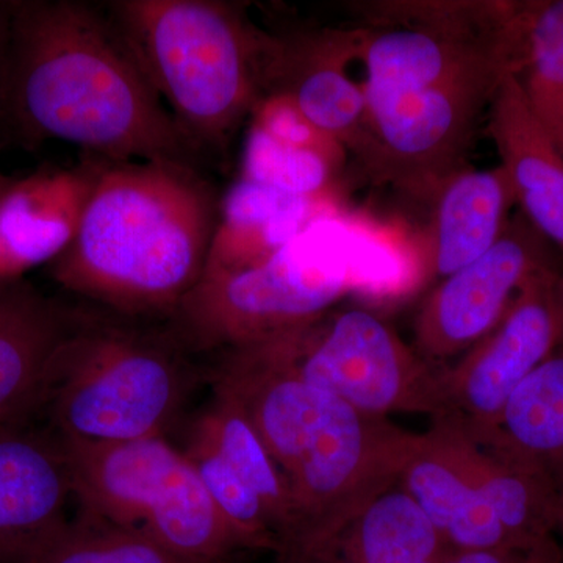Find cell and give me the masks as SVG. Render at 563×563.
<instances>
[{"mask_svg": "<svg viewBox=\"0 0 563 563\" xmlns=\"http://www.w3.org/2000/svg\"><path fill=\"white\" fill-rule=\"evenodd\" d=\"M68 455L38 415L0 422V563H31L68 528Z\"/></svg>", "mask_w": 563, "mask_h": 563, "instance_id": "4fadbf2b", "label": "cell"}, {"mask_svg": "<svg viewBox=\"0 0 563 563\" xmlns=\"http://www.w3.org/2000/svg\"><path fill=\"white\" fill-rule=\"evenodd\" d=\"M298 376L366 417L440 410V369L407 346L379 314L331 310L317 321L265 340Z\"/></svg>", "mask_w": 563, "mask_h": 563, "instance_id": "9c48e42d", "label": "cell"}, {"mask_svg": "<svg viewBox=\"0 0 563 563\" xmlns=\"http://www.w3.org/2000/svg\"><path fill=\"white\" fill-rule=\"evenodd\" d=\"M479 443L553 484L562 476L563 346L518 385L495 429Z\"/></svg>", "mask_w": 563, "mask_h": 563, "instance_id": "44dd1931", "label": "cell"}, {"mask_svg": "<svg viewBox=\"0 0 563 563\" xmlns=\"http://www.w3.org/2000/svg\"><path fill=\"white\" fill-rule=\"evenodd\" d=\"M363 244L340 213L328 214L257 265L203 272L162 324L198 358L303 328L351 290Z\"/></svg>", "mask_w": 563, "mask_h": 563, "instance_id": "52a82bcc", "label": "cell"}, {"mask_svg": "<svg viewBox=\"0 0 563 563\" xmlns=\"http://www.w3.org/2000/svg\"><path fill=\"white\" fill-rule=\"evenodd\" d=\"M351 60H357V32L274 38L266 96H287L314 128L357 152L365 131L366 96L363 85L347 74Z\"/></svg>", "mask_w": 563, "mask_h": 563, "instance_id": "5bb4252c", "label": "cell"}, {"mask_svg": "<svg viewBox=\"0 0 563 563\" xmlns=\"http://www.w3.org/2000/svg\"><path fill=\"white\" fill-rule=\"evenodd\" d=\"M247 555L203 559L76 514L66 531L31 563H246Z\"/></svg>", "mask_w": 563, "mask_h": 563, "instance_id": "d4e9b609", "label": "cell"}, {"mask_svg": "<svg viewBox=\"0 0 563 563\" xmlns=\"http://www.w3.org/2000/svg\"><path fill=\"white\" fill-rule=\"evenodd\" d=\"M202 383L206 366L162 322L88 310L55 357L38 417L68 439H169Z\"/></svg>", "mask_w": 563, "mask_h": 563, "instance_id": "5b68a950", "label": "cell"}, {"mask_svg": "<svg viewBox=\"0 0 563 563\" xmlns=\"http://www.w3.org/2000/svg\"><path fill=\"white\" fill-rule=\"evenodd\" d=\"M558 279L551 266L529 277L498 325L440 372V410L432 420L454 422L477 442L490 435L518 385L562 347Z\"/></svg>", "mask_w": 563, "mask_h": 563, "instance_id": "30bf717a", "label": "cell"}, {"mask_svg": "<svg viewBox=\"0 0 563 563\" xmlns=\"http://www.w3.org/2000/svg\"><path fill=\"white\" fill-rule=\"evenodd\" d=\"M517 76L537 120L563 155V0L528 2Z\"/></svg>", "mask_w": 563, "mask_h": 563, "instance_id": "cb8c5ba5", "label": "cell"}, {"mask_svg": "<svg viewBox=\"0 0 563 563\" xmlns=\"http://www.w3.org/2000/svg\"><path fill=\"white\" fill-rule=\"evenodd\" d=\"M488 128L521 213L563 252V155L537 120L517 74L496 91Z\"/></svg>", "mask_w": 563, "mask_h": 563, "instance_id": "ac0fdd59", "label": "cell"}, {"mask_svg": "<svg viewBox=\"0 0 563 563\" xmlns=\"http://www.w3.org/2000/svg\"><path fill=\"white\" fill-rule=\"evenodd\" d=\"M218 218L220 201L192 166L101 161L51 276L103 312L166 321L201 279Z\"/></svg>", "mask_w": 563, "mask_h": 563, "instance_id": "3957f363", "label": "cell"}, {"mask_svg": "<svg viewBox=\"0 0 563 563\" xmlns=\"http://www.w3.org/2000/svg\"><path fill=\"white\" fill-rule=\"evenodd\" d=\"M396 487L417 504L451 553L521 550L485 495L476 440L454 422L437 418L428 432L413 433Z\"/></svg>", "mask_w": 563, "mask_h": 563, "instance_id": "7c38bea8", "label": "cell"}, {"mask_svg": "<svg viewBox=\"0 0 563 563\" xmlns=\"http://www.w3.org/2000/svg\"><path fill=\"white\" fill-rule=\"evenodd\" d=\"M510 52L476 36L404 29L369 57L357 157L376 180L431 201L462 158L477 120L509 74Z\"/></svg>", "mask_w": 563, "mask_h": 563, "instance_id": "277c9868", "label": "cell"}, {"mask_svg": "<svg viewBox=\"0 0 563 563\" xmlns=\"http://www.w3.org/2000/svg\"><path fill=\"white\" fill-rule=\"evenodd\" d=\"M5 125L101 161L195 168L199 155L107 10L76 0H13Z\"/></svg>", "mask_w": 563, "mask_h": 563, "instance_id": "6da1fadb", "label": "cell"}, {"mask_svg": "<svg viewBox=\"0 0 563 563\" xmlns=\"http://www.w3.org/2000/svg\"><path fill=\"white\" fill-rule=\"evenodd\" d=\"M555 295H558L559 310H561L563 324V274H559L558 285H555Z\"/></svg>", "mask_w": 563, "mask_h": 563, "instance_id": "f1b7e54d", "label": "cell"}, {"mask_svg": "<svg viewBox=\"0 0 563 563\" xmlns=\"http://www.w3.org/2000/svg\"><path fill=\"white\" fill-rule=\"evenodd\" d=\"M450 554L417 504L395 485L331 531L279 548L274 563H443Z\"/></svg>", "mask_w": 563, "mask_h": 563, "instance_id": "e0dca14e", "label": "cell"}, {"mask_svg": "<svg viewBox=\"0 0 563 563\" xmlns=\"http://www.w3.org/2000/svg\"><path fill=\"white\" fill-rule=\"evenodd\" d=\"M207 358L211 391L246 415L287 484L292 520L279 548L331 531L395 487L412 432L307 384L269 342Z\"/></svg>", "mask_w": 563, "mask_h": 563, "instance_id": "7a4b0ae2", "label": "cell"}, {"mask_svg": "<svg viewBox=\"0 0 563 563\" xmlns=\"http://www.w3.org/2000/svg\"><path fill=\"white\" fill-rule=\"evenodd\" d=\"M60 439L77 514L195 558L255 553L222 517L191 463L168 437L129 442Z\"/></svg>", "mask_w": 563, "mask_h": 563, "instance_id": "ba28073f", "label": "cell"}, {"mask_svg": "<svg viewBox=\"0 0 563 563\" xmlns=\"http://www.w3.org/2000/svg\"><path fill=\"white\" fill-rule=\"evenodd\" d=\"M555 492V533L563 540V474L554 481Z\"/></svg>", "mask_w": 563, "mask_h": 563, "instance_id": "83f0119b", "label": "cell"}, {"mask_svg": "<svg viewBox=\"0 0 563 563\" xmlns=\"http://www.w3.org/2000/svg\"><path fill=\"white\" fill-rule=\"evenodd\" d=\"M344 152L343 146H317L280 139L251 122L240 179L299 198L329 196L344 163Z\"/></svg>", "mask_w": 563, "mask_h": 563, "instance_id": "603a6c76", "label": "cell"}, {"mask_svg": "<svg viewBox=\"0 0 563 563\" xmlns=\"http://www.w3.org/2000/svg\"><path fill=\"white\" fill-rule=\"evenodd\" d=\"M13 184L14 181L9 179V177L0 176V202L3 201V198H5L7 192H9Z\"/></svg>", "mask_w": 563, "mask_h": 563, "instance_id": "f546056e", "label": "cell"}, {"mask_svg": "<svg viewBox=\"0 0 563 563\" xmlns=\"http://www.w3.org/2000/svg\"><path fill=\"white\" fill-rule=\"evenodd\" d=\"M422 250V277L444 279L483 257L501 239L515 203L503 166L459 169L437 188Z\"/></svg>", "mask_w": 563, "mask_h": 563, "instance_id": "d6986e66", "label": "cell"}, {"mask_svg": "<svg viewBox=\"0 0 563 563\" xmlns=\"http://www.w3.org/2000/svg\"><path fill=\"white\" fill-rule=\"evenodd\" d=\"M98 165L41 172L14 181L0 202V280L22 279L73 242Z\"/></svg>", "mask_w": 563, "mask_h": 563, "instance_id": "2e32d148", "label": "cell"}, {"mask_svg": "<svg viewBox=\"0 0 563 563\" xmlns=\"http://www.w3.org/2000/svg\"><path fill=\"white\" fill-rule=\"evenodd\" d=\"M106 10L196 146H222L265 99L273 36L239 3L117 0Z\"/></svg>", "mask_w": 563, "mask_h": 563, "instance_id": "8992f818", "label": "cell"}, {"mask_svg": "<svg viewBox=\"0 0 563 563\" xmlns=\"http://www.w3.org/2000/svg\"><path fill=\"white\" fill-rule=\"evenodd\" d=\"M563 548L558 539L548 540L532 550H485L453 553L443 563H558Z\"/></svg>", "mask_w": 563, "mask_h": 563, "instance_id": "484cf974", "label": "cell"}, {"mask_svg": "<svg viewBox=\"0 0 563 563\" xmlns=\"http://www.w3.org/2000/svg\"><path fill=\"white\" fill-rule=\"evenodd\" d=\"M333 213H339V209L331 195L299 198L239 179L221 199L220 218L203 272H231L257 265L314 221Z\"/></svg>", "mask_w": 563, "mask_h": 563, "instance_id": "ffe728a7", "label": "cell"}, {"mask_svg": "<svg viewBox=\"0 0 563 563\" xmlns=\"http://www.w3.org/2000/svg\"><path fill=\"white\" fill-rule=\"evenodd\" d=\"M87 313L24 279L0 280V422L38 415L55 357Z\"/></svg>", "mask_w": 563, "mask_h": 563, "instance_id": "9a60e30c", "label": "cell"}, {"mask_svg": "<svg viewBox=\"0 0 563 563\" xmlns=\"http://www.w3.org/2000/svg\"><path fill=\"white\" fill-rule=\"evenodd\" d=\"M11 13L13 0H0V125H5L7 84H9Z\"/></svg>", "mask_w": 563, "mask_h": 563, "instance_id": "4316f807", "label": "cell"}, {"mask_svg": "<svg viewBox=\"0 0 563 563\" xmlns=\"http://www.w3.org/2000/svg\"><path fill=\"white\" fill-rule=\"evenodd\" d=\"M558 563H563V558L561 559V561H559Z\"/></svg>", "mask_w": 563, "mask_h": 563, "instance_id": "4dcf8cb0", "label": "cell"}, {"mask_svg": "<svg viewBox=\"0 0 563 563\" xmlns=\"http://www.w3.org/2000/svg\"><path fill=\"white\" fill-rule=\"evenodd\" d=\"M544 242L525 214H518L483 257L444 277L415 320L418 354L433 365L472 350L488 335L525 282L550 266Z\"/></svg>", "mask_w": 563, "mask_h": 563, "instance_id": "8fae6325", "label": "cell"}, {"mask_svg": "<svg viewBox=\"0 0 563 563\" xmlns=\"http://www.w3.org/2000/svg\"><path fill=\"white\" fill-rule=\"evenodd\" d=\"M179 431L181 440L209 451L229 473L261 496L272 515L279 548L291 529L290 495L276 462L246 415L231 399L211 391L210 401L187 417Z\"/></svg>", "mask_w": 563, "mask_h": 563, "instance_id": "7402d4cb", "label": "cell"}]
</instances>
